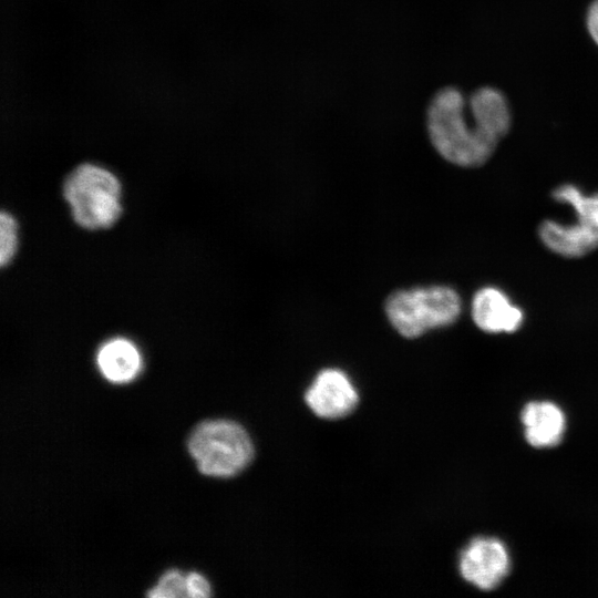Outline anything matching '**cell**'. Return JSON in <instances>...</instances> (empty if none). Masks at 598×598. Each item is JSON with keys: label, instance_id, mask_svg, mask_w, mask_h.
Masks as SVG:
<instances>
[{"label": "cell", "instance_id": "1", "mask_svg": "<svg viewBox=\"0 0 598 598\" xmlns=\"http://www.w3.org/2000/svg\"><path fill=\"white\" fill-rule=\"evenodd\" d=\"M464 106V96L457 89L441 90L429 109V136L434 148L447 162L462 167H478L489 159L498 141L487 134L473 116L468 122Z\"/></svg>", "mask_w": 598, "mask_h": 598}, {"label": "cell", "instance_id": "13", "mask_svg": "<svg viewBox=\"0 0 598 598\" xmlns=\"http://www.w3.org/2000/svg\"><path fill=\"white\" fill-rule=\"evenodd\" d=\"M18 226L11 214L0 215V264L8 265L13 258L18 246Z\"/></svg>", "mask_w": 598, "mask_h": 598}, {"label": "cell", "instance_id": "10", "mask_svg": "<svg viewBox=\"0 0 598 598\" xmlns=\"http://www.w3.org/2000/svg\"><path fill=\"white\" fill-rule=\"evenodd\" d=\"M522 421L528 443L536 447L556 445L565 431L563 411L551 402H532L524 408Z\"/></svg>", "mask_w": 598, "mask_h": 598}, {"label": "cell", "instance_id": "14", "mask_svg": "<svg viewBox=\"0 0 598 598\" xmlns=\"http://www.w3.org/2000/svg\"><path fill=\"white\" fill-rule=\"evenodd\" d=\"M187 596L190 598H207L210 596L208 581L198 573L192 571L186 576Z\"/></svg>", "mask_w": 598, "mask_h": 598}, {"label": "cell", "instance_id": "7", "mask_svg": "<svg viewBox=\"0 0 598 598\" xmlns=\"http://www.w3.org/2000/svg\"><path fill=\"white\" fill-rule=\"evenodd\" d=\"M306 402L322 419H340L351 413L359 395L349 377L339 369L320 371L308 388Z\"/></svg>", "mask_w": 598, "mask_h": 598}, {"label": "cell", "instance_id": "4", "mask_svg": "<svg viewBox=\"0 0 598 598\" xmlns=\"http://www.w3.org/2000/svg\"><path fill=\"white\" fill-rule=\"evenodd\" d=\"M188 451L199 472L215 477L238 474L254 455L252 443L245 429L228 420L199 423L189 435Z\"/></svg>", "mask_w": 598, "mask_h": 598}, {"label": "cell", "instance_id": "15", "mask_svg": "<svg viewBox=\"0 0 598 598\" xmlns=\"http://www.w3.org/2000/svg\"><path fill=\"white\" fill-rule=\"evenodd\" d=\"M586 24L590 37L598 45V0H594L589 6Z\"/></svg>", "mask_w": 598, "mask_h": 598}, {"label": "cell", "instance_id": "8", "mask_svg": "<svg viewBox=\"0 0 598 598\" xmlns=\"http://www.w3.org/2000/svg\"><path fill=\"white\" fill-rule=\"evenodd\" d=\"M472 319L477 328L488 333H511L524 322L523 310L496 287L478 289L472 299Z\"/></svg>", "mask_w": 598, "mask_h": 598}, {"label": "cell", "instance_id": "5", "mask_svg": "<svg viewBox=\"0 0 598 598\" xmlns=\"http://www.w3.org/2000/svg\"><path fill=\"white\" fill-rule=\"evenodd\" d=\"M555 200L568 204L575 213V221L560 224L545 220L538 235L553 252L565 258H579L598 248V193L584 194L573 184H564L553 192Z\"/></svg>", "mask_w": 598, "mask_h": 598}, {"label": "cell", "instance_id": "9", "mask_svg": "<svg viewBox=\"0 0 598 598\" xmlns=\"http://www.w3.org/2000/svg\"><path fill=\"white\" fill-rule=\"evenodd\" d=\"M96 364L102 375L110 382L126 383L140 373L142 357L131 340L113 338L97 350Z\"/></svg>", "mask_w": 598, "mask_h": 598}, {"label": "cell", "instance_id": "11", "mask_svg": "<svg viewBox=\"0 0 598 598\" xmlns=\"http://www.w3.org/2000/svg\"><path fill=\"white\" fill-rule=\"evenodd\" d=\"M471 114L477 124L498 142L508 133L512 115L505 95L493 86L476 90L470 99Z\"/></svg>", "mask_w": 598, "mask_h": 598}, {"label": "cell", "instance_id": "12", "mask_svg": "<svg viewBox=\"0 0 598 598\" xmlns=\"http://www.w3.org/2000/svg\"><path fill=\"white\" fill-rule=\"evenodd\" d=\"M147 596L154 598L188 597L186 576L175 569L167 570L159 578L157 585L147 591Z\"/></svg>", "mask_w": 598, "mask_h": 598}, {"label": "cell", "instance_id": "2", "mask_svg": "<svg viewBox=\"0 0 598 598\" xmlns=\"http://www.w3.org/2000/svg\"><path fill=\"white\" fill-rule=\"evenodd\" d=\"M384 310L392 327L404 338L413 339L453 324L461 315L462 301L448 286L413 287L393 292Z\"/></svg>", "mask_w": 598, "mask_h": 598}, {"label": "cell", "instance_id": "6", "mask_svg": "<svg viewBox=\"0 0 598 598\" xmlns=\"http://www.w3.org/2000/svg\"><path fill=\"white\" fill-rule=\"evenodd\" d=\"M509 556L502 542L495 538L473 539L462 551V577L482 590L495 588L509 570Z\"/></svg>", "mask_w": 598, "mask_h": 598}, {"label": "cell", "instance_id": "3", "mask_svg": "<svg viewBox=\"0 0 598 598\" xmlns=\"http://www.w3.org/2000/svg\"><path fill=\"white\" fill-rule=\"evenodd\" d=\"M122 187L110 171L82 164L65 178L63 195L73 219L86 229L111 227L122 213Z\"/></svg>", "mask_w": 598, "mask_h": 598}]
</instances>
